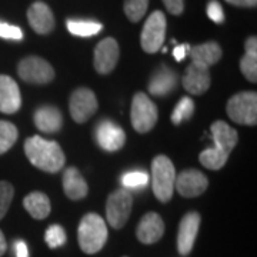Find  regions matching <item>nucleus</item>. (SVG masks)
I'll return each instance as SVG.
<instances>
[{
	"mask_svg": "<svg viewBox=\"0 0 257 257\" xmlns=\"http://www.w3.org/2000/svg\"><path fill=\"white\" fill-rule=\"evenodd\" d=\"M25 153L32 165L47 173L62 170L66 163V157L59 143L40 136H32L25 142Z\"/></svg>",
	"mask_w": 257,
	"mask_h": 257,
	"instance_id": "1",
	"label": "nucleus"
},
{
	"mask_svg": "<svg viewBox=\"0 0 257 257\" xmlns=\"http://www.w3.org/2000/svg\"><path fill=\"white\" fill-rule=\"evenodd\" d=\"M77 237L84 253L94 254L100 251L107 240V227L103 217L96 213H87L79 223Z\"/></svg>",
	"mask_w": 257,
	"mask_h": 257,
	"instance_id": "2",
	"label": "nucleus"
},
{
	"mask_svg": "<svg viewBox=\"0 0 257 257\" xmlns=\"http://www.w3.org/2000/svg\"><path fill=\"white\" fill-rule=\"evenodd\" d=\"M176 170L172 160L165 155L156 156L152 162V189L162 203H167L175 190Z\"/></svg>",
	"mask_w": 257,
	"mask_h": 257,
	"instance_id": "3",
	"label": "nucleus"
},
{
	"mask_svg": "<svg viewBox=\"0 0 257 257\" xmlns=\"http://www.w3.org/2000/svg\"><path fill=\"white\" fill-rule=\"evenodd\" d=\"M229 117L239 124L254 126L257 123V93L240 92L230 97L226 106Z\"/></svg>",
	"mask_w": 257,
	"mask_h": 257,
	"instance_id": "4",
	"label": "nucleus"
},
{
	"mask_svg": "<svg viewBox=\"0 0 257 257\" xmlns=\"http://www.w3.org/2000/svg\"><path fill=\"white\" fill-rule=\"evenodd\" d=\"M157 107L153 101L147 97V94L139 92L135 94L132 101L130 119L133 128L138 133H147L155 127L157 121Z\"/></svg>",
	"mask_w": 257,
	"mask_h": 257,
	"instance_id": "5",
	"label": "nucleus"
},
{
	"mask_svg": "<svg viewBox=\"0 0 257 257\" xmlns=\"http://www.w3.org/2000/svg\"><path fill=\"white\" fill-rule=\"evenodd\" d=\"M166 28L167 23L163 12L156 10L149 16L140 37V43L146 53H156L160 50V47L165 43Z\"/></svg>",
	"mask_w": 257,
	"mask_h": 257,
	"instance_id": "6",
	"label": "nucleus"
},
{
	"mask_svg": "<svg viewBox=\"0 0 257 257\" xmlns=\"http://www.w3.org/2000/svg\"><path fill=\"white\" fill-rule=\"evenodd\" d=\"M18 73L22 80L32 84H46L55 79V69L52 64L39 56H28L20 60Z\"/></svg>",
	"mask_w": 257,
	"mask_h": 257,
	"instance_id": "7",
	"label": "nucleus"
},
{
	"mask_svg": "<svg viewBox=\"0 0 257 257\" xmlns=\"http://www.w3.org/2000/svg\"><path fill=\"white\" fill-rule=\"evenodd\" d=\"M132 207H133V196L128 190L120 189L111 193L106 203V216L113 229L119 230L126 224L132 213Z\"/></svg>",
	"mask_w": 257,
	"mask_h": 257,
	"instance_id": "8",
	"label": "nucleus"
},
{
	"mask_svg": "<svg viewBox=\"0 0 257 257\" xmlns=\"http://www.w3.org/2000/svg\"><path fill=\"white\" fill-rule=\"evenodd\" d=\"M97 107L99 103L96 99V94L87 87L76 89L70 96L69 109H70V116L76 123H86L97 111Z\"/></svg>",
	"mask_w": 257,
	"mask_h": 257,
	"instance_id": "9",
	"label": "nucleus"
},
{
	"mask_svg": "<svg viewBox=\"0 0 257 257\" xmlns=\"http://www.w3.org/2000/svg\"><path fill=\"white\" fill-rule=\"evenodd\" d=\"M119 45L113 37H106L94 49V69L100 74H109L119 60Z\"/></svg>",
	"mask_w": 257,
	"mask_h": 257,
	"instance_id": "10",
	"label": "nucleus"
},
{
	"mask_svg": "<svg viewBox=\"0 0 257 257\" xmlns=\"http://www.w3.org/2000/svg\"><path fill=\"white\" fill-rule=\"evenodd\" d=\"M175 187L183 197H197L206 192L209 187V180L202 172L196 169H187L176 176Z\"/></svg>",
	"mask_w": 257,
	"mask_h": 257,
	"instance_id": "11",
	"label": "nucleus"
},
{
	"mask_svg": "<svg viewBox=\"0 0 257 257\" xmlns=\"http://www.w3.org/2000/svg\"><path fill=\"white\" fill-rule=\"evenodd\" d=\"M200 221H202V217L197 211L187 213L180 220L179 233H177V248L182 256H187L192 251L197 231L200 227Z\"/></svg>",
	"mask_w": 257,
	"mask_h": 257,
	"instance_id": "12",
	"label": "nucleus"
},
{
	"mask_svg": "<svg viewBox=\"0 0 257 257\" xmlns=\"http://www.w3.org/2000/svg\"><path fill=\"white\" fill-rule=\"evenodd\" d=\"M96 140L103 150L116 152L123 147L126 142V133L119 124L110 120H103L96 128Z\"/></svg>",
	"mask_w": 257,
	"mask_h": 257,
	"instance_id": "13",
	"label": "nucleus"
},
{
	"mask_svg": "<svg viewBox=\"0 0 257 257\" xmlns=\"http://www.w3.org/2000/svg\"><path fill=\"white\" fill-rule=\"evenodd\" d=\"M183 87L186 92L194 96H200L210 87L209 67L199 63H192L186 67L183 74Z\"/></svg>",
	"mask_w": 257,
	"mask_h": 257,
	"instance_id": "14",
	"label": "nucleus"
},
{
	"mask_svg": "<svg viewBox=\"0 0 257 257\" xmlns=\"http://www.w3.org/2000/svg\"><path fill=\"white\" fill-rule=\"evenodd\" d=\"M30 28L39 35H49L55 29V16L50 8L43 2H35L28 10Z\"/></svg>",
	"mask_w": 257,
	"mask_h": 257,
	"instance_id": "15",
	"label": "nucleus"
},
{
	"mask_svg": "<svg viewBox=\"0 0 257 257\" xmlns=\"http://www.w3.org/2000/svg\"><path fill=\"white\" fill-rule=\"evenodd\" d=\"M22 106V96L18 83L10 76L0 74V111L5 114H13Z\"/></svg>",
	"mask_w": 257,
	"mask_h": 257,
	"instance_id": "16",
	"label": "nucleus"
},
{
	"mask_svg": "<svg viewBox=\"0 0 257 257\" xmlns=\"http://www.w3.org/2000/svg\"><path fill=\"white\" fill-rule=\"evenodd\" d=\"M163 233H165V223L162 220V217L155 211L146 213L142 217L138 230H136V236L143 244L156 243L162 239Z\"/></svg>",
	"mask_w": 257,
	"mask_h": 257,
	"instance_id": "17",
	"label": "nucleus"
},
{
	"mask_svg": "<svg viewBox=\"0 0 257 257\" xmlns=\"http://www.w3.org/2000/svg\"><path fill=\"white\" fill-rule=\"evenodd\" d=\"M211 138L214 142V146L216 149H219L220 152L226 153L229 156L231 153V150L236 147L237 145V140H239V135H237V130L229 126L226 121L223 120H217L211 124Z\"/></svg>",
	"mask_w": 257,
	"mask_h": 257,
	"instance_id": "18",
	"label": "nucleus"
},
{
	"mask_svg": "<svg viewBox=\"0 0 257 257\" xmlns=\"http://www.w3.org/2000/svg\"><path fill=\"white\" fill-rule=\"evenodd\" d=\"M176 84H177V76L175 72L166 66H162L152 76V80L149 83V92L153 96L163 97L175 90Z\"/></svg>",
	"mask_w": 257,
	"mask_h": 257,
	"instance_id": "19",
	"label": "nucleus"
},
{
	"mask_svg": "<svg viewBox=\"0 0 257 257\" xmlns=\"http://www.w3.org/2000/svg\"><path fill=\"white\" fill-rule=\"evenodd\" d=\"M35 124L43 133H57L63 126V117L53 106H42L35 111Z\"/></svg>",
	"mask_w": 257,
	"mask_h": 257,
	"instance_id": "20",
	"label": "nucleus"
},
{
	"mask_svg": "<svg viewBox=\"0 0 257 257\" xmlns=\"http://www.w3.org/2000/svg\"><path fill=\"white\" fill-rule=\"evenodd\" d=\"M63 190L72 200H80L87 196L89 186L76 167H69L63 175Z\"/></svg>",
	"mask_w": 257,
	"mask_h": 257,
	"instance_id": "21",
	"label": "nucleus"
},
{
	"mask_svg": "<svg viewBox=\"0 0 257 257\" xmlns=\"http://www.w3.org/2000/svg\"><path fill=\"white\" fill-rule=\"evenodd\" d=\"M189 53L194 63L203 64L206 67H210L211 64L217 63L223 55L221 47L216 42H206L203 45L190 47Z\"/></svg>",
	"mask_w": 257,
	"mask_h": 257,
	"instance_id": "22",
	"label": "nucleus"
},
{
	"mask_svg": "<svg viewBox=\"0 0 257 257\" xmlns=\"http://www.w3.org/2000/svg\"><path fill=\"white\" fill-rule=\"evenodd\" d=\"M25 209L29 211V214L37 219V220H43L50 214V200L45 193L42 192H32L23 200Z\"/></svg>",
	"mask_w": 257,
	"mask_h": 257,
	"instance_id": "23",
	"label": "nucleus"
},
{
	"mask_svg": "<svg viewBox=\"0 0 257 257\" xmlns=\"http://www.w3.org/2000/svg\"><path fill=\"white\" fill-rule=\"evenodd\" d=\"M246 53L240 60V70L248 82H257V39L254 36L246 40Z\"/></svg>",
	"mask_w": 257,
	"mask_h": 257,
	"instance_id": "24",
	"label": "nucleus"
},
{
	"mask_svg": "<svg viewBox=\"0 0 257 257\" xmlns=\"http://www.w3.org/2000/svg\"><path fill=\"white\" fill-rule=\"evenodd\" d=\"M66 26L69 29V32L74 35V36L80 37H90L100 33L103 29V25L94 20H67Z\"/></svg>",
	"mask_w": 257,
	"mask_h": 257,
	"instance_id": "25",
	"label": "nucleus"
},
{
	"mask_svg": "<svg viewBox=\"0 0 257 257\" xmlns=\"http://www.w3.org/2000/svg\"><path fill=\"white\" fill-rule=\"evenodd\" d=\"M229 156L226 153L220 152L219 149L216 147H209L206 150H203L199 156V160L206 169H210V170H219L223 166L226 165Z\"/></svg>",
	"mask_w": 257,
	"mask_h": 257,
	"instance_id": "26",
	"label": "nucleus"
},
{
	"mask_svg": "<svg viewBox=\"0 0 257 257\" xmlns=\"http://www.w3.org/2000/svg\"><path fill=\"white\" fill-rule=\"evenodd\" d=\"M18 127L6 120H0V155L6 153L18 140Z\"/></svg>",
	"mask_w": 257,
	"mask_h": 257,
	"instance_id": "27",
	"label": "nucleus"
},
{
	"mask_svg": "<svg viewBox=\"0 0 257 257\" xmlns=\"http://www.w3.org/2000/svg\"><path fill=\"white\" fill-rule=\"evenodd\" d=\"M149 183V175L146 172L142 170H135V172H128L121 177V184L123 187L127 190H142L145 189Z\"/></svg>",
	"mask_w": 257,
	"mask_h": 257,
	"instance_id": "28",
	"label": "nucleus"
},
{
	"mask_svg": "<svg viewBox=\"0 0 257 257\" xmlns=\"http://www.w3.org/2000/svg\"><path fill=\"white\" fill-rule=\"evenodd\" d=\"M149 0H124V13L130 22L136 23L146 15Z\"/></svg>",
	"mask_w": 257,
	"mask_h": 257,
	"instance_id": "29",
	"label": "nucleus"
},
{
	"mask_svg": "<svg viewBox=\"0 0 257 257\" xmlns=\"http://www.w3.org/2000/svg\"><path fill=\"white\" fill-rule=\"evenodd\" d=\"M194 113V101L190 97H182L179 104L176 106L175 111L172 114V121L175 124H180L184 120H189Z\"/></svg>",
	"mask_w": 257,
	"mask_h": 257,
	"instance_id": "30",
	"label": "nucleus"
},
{
	"mask_svg": "<svg viewBox=\"0 0 257 257\" xmlns=\"http://www.w3.org/2000/svg\"><path fill=\"white\" fill-rule=\"evenodd\" d=\"M13 196H15L13 186L6 180H2L0 182V220L6 216V213L9 210Z\"/></svg>",
	"mask_w": 257,
	"mask_h": 257,
	"instance_id": "31",
	"label": "nucleus"
},
{
	"mask_svg": "<svg viewBox=\"0 0 257 257\" xmlns=\"http://www.w3.org/2000/svg\"><path fill=\"white\" fill-rule=\"evenodd\" d=\"M45 240L50 248H56L63 246L66 243V231L59 224H52L45 233Z\"/></svg>",
	"mask_w": 257,
	"mask_h": 257,
	"instance_id": "32",
	"label": "nucleus"
},
{
	"mask_svg": "<svg viewBox=\"0 0 257 257\" xmlns=\"http://www.w3.org/2000/svg\"><path fill=\"white\" fill-rule=\"evenodd\" d=\"M0 37L8 39V40H22L23 39V32L18 26L0 22Z\"/></svg>",
	"mask_w": 257,
	"mask_h": 257,
	"instance_id": "33",
	"label": "nucleus"
},
{
	"mask_svg": "<svg viewBox=\"0 0 257 257\" xmlns=\"http://www.w3.org/2000/svg\"><path fill=\"white\" fill-rule=\"evenodd\" d=\"M207 15L214 23H223L224 22V12L221 5L217 0H210L207 5Z\"/></svg>",
	"mask_w": 257,
	"mask_h": 257,
	"instance_id": "34",
	"label": "nucleus"
},
{
	"mask_svg": "<svg viewBox=\"0 0 257 257\" xmlns=\"http://www.w3.org/2000/svg\"><path fill=\"white\" fill-rule=\"evenodd\" d=\"M166 9L169 10L172 15L179 16L182 15L184 10V0H163Z\"/></svg>",
	"mask_w": 257,
	"mask_h": 257,
	"instance_id": "35",
	"label": "nucleus"
},
{
	"mask_svg": "<svg viewBox=\"0 0 257 257\" xmlns=\"http://www.w3.org/2000/svg\"><path fill=\"white\" fill-rule=\"evenodd\" d=\"M190 50V46L189 45H180V46H176L175 50H173V55H175V59L177 62H183L186 59V56Z\"/></svg>",
	"mask_w": 257,
	"mask_h": 257,
	"instance_id": "36",
	"label": "nucleus"
},
{
	"mask_svg": "<svg viewBox=\"0 0 257 257\" xmlns=\"http://www.w3.org/2000/svg\"><path fill=\"white\" fill-rule=\"evenodd\" d=\"M15 253H16V257H29L28 244L23 240H18L15 243Z\"/></svg>",
	"mask_w": 257,
	"mask_h": 257,
	"instance_id": "37",
	"label": "nucleus"
},
{
	"mask_svg": "<svg viewBox=\"0 0 257 257\" xmlns=\"http://www.w3.org/2000/svg\"><path fill=\"white\" fill-rule=\"evenodd\" d=\"M227 3L239 8H256L257 0H226Z\"/></svg>",
	"mask_w": 257,
	"mask_h": 257,
	"instance_id": "38",
	"label": "nucleus"
},
{
	"mask_svg": "<svg viewBox=\"0 0 257 257\" xmlns=\"http://www.w3.org/2000/svg\"><path fill=\"white\" fill-rule=\"evenodd\" d=\"M8 250V243H6V239H5V234L2 233L0 230V256H3Z\"/></svg>",
	"mask_w": 257,
	"mask_h": 257,
	"instance_id": "39",
	"label": "nucleus"
}]
</instances>
